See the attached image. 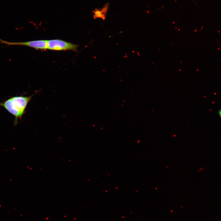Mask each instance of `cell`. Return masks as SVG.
<instances>
[{
	"label": "cell",
	"mask_w": 221,
	"mask_h": 221,
	"mask_svg": "<svg viewBox=\"0 0 221 221\" xmlns=\"http://www.w3.org/2000/svg\"><path fill=\"white\" fill-rule=\"evenodd\" d=\"M32 96V95L29 96H14L3 103H0V106L3 107L15 116L14 125L17 124V120L21 118L25 114L27 104Z\"/></svg>",
	"instance_id": "obj_1"
},
{
	"label": "cell",
	"mask_w": 221,
	"mask_h": 221,
	"mask_svg": "<svg viewBox=\"0 0 221 221\" xmlns=\"http://www.w3.org/2000/svg\"><path fill=\"white\" fill-rule=\"evenodd\" d=\"M48 49L52 50H72L77 52L79 45L60 39L48 40Z\"/></svg>",
	"instance_id": "obj_2"
},
{
	"label": "cell",
	"mask_w": 221,
	"mask_h": 221,
	"mask_svg": "<svg viewBox=\"0 0 221 221\" xmlns=\"http://www.w3.org/2000/svg\"><path fill=\"white\" fill-rule=\"evenodd\" d=\"M3 44L8 46L23 45L29 47L37 49H48V40H39L22 42H10L0 39V44Z\"/></svg>",
	"instance_id": "obj_3"
},
{
	"label": "cell",
	"mask_w": 221,
	"mask_h": 221,
	"mask_svg": "<svg viewBox=\"0 0 221 221\" xmlns=\"http://www.w3.org/2000/svg\"><path fill=\"white\" fill-rule=\"evenodd\" d=\"M109 5L108 3H106L102 8H96L93 11L94 13L93 15L95 19L97 18H101L103 20L106 18L107 12L109 8Z\"/></svg>",
	"instance_id": "obj_4"
}]
</instances>
